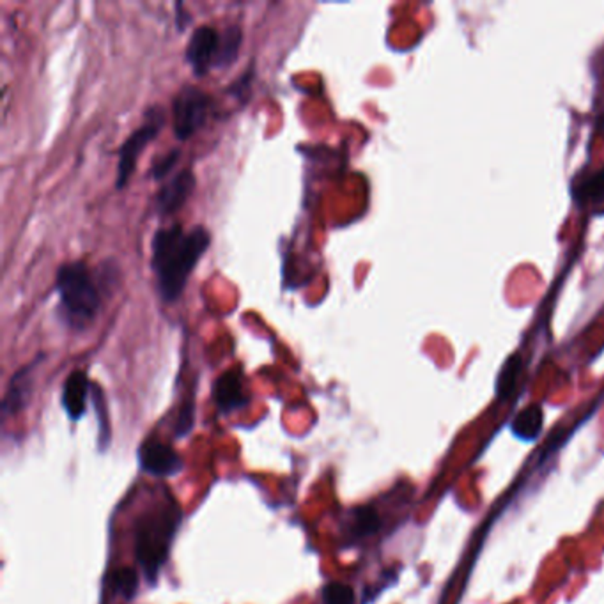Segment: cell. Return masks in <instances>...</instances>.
<instances>
[{
    "mask_svg": "<svg viewBox=\"0 0 604 604\" xmlns=\"http://www.w3.org/2000/svg\"><path fill=\"white\" fill-rule=\"evenodd\" d=\"M41 356H37L36 360L29 365H25L24 369H20L13 378H11V383H9V389H7V393L4 397V415H9V413H16L20 411L25 402H27V397L31 393V387H33V374L36 371V365L39 363Z\"/></svg>",
    "mask_w": 604,
    "mask_h": 604,
    "instance_id": "obj_10",
    "label": "cell"
},
{
    "mask_svg": "<svg viewBox=\"0 0 604 604\" xmlns=\"http://www.w3.org/2000/svg\"><path fill=\"white\" fill-rule=\"evenodd\" d=\"M242 41H243V31L238 25H233L222 33V50L216 70L231 68L238 61Z\"/></svg>",
    "mask_w": 604,
    "mask_h": 604,
    "instance_id": "obj_15",
    "label": "cell"
},
{
    "mask_svg": "<svg viewBox=\"0 0 604 604\" xmlns=\"http://www.w3.org/2000/svg\"><path fill=\"white\" fill-rule=\"evenodd\" d=\"M139 461L144 471L158 477H173L183 470V461L174 449L160 441L149 440L139 451Z\"/></svg>",
    "mask_w": 604,
    "mask_h": 604,
    "instance_id": "obj_8",
    "label": "cell"
},
{
    "mask_svg": "<svg viewBox=\"0 0 604 604\" xmlns=\"http://www.w3.org/2000/svg\"><path fill=\"white\" fill-rule=\"evenodd\" d=\"M214 404L223 413H233L249 404V391L240 371L223 372L213 387Z\"/></svg>",
    "mask_w": 604,
    "mask_h": 604,
    "instance_id": "obj_9",
    "label": "cell"
},
{
    "mask_svg": "<svg viewBox=\"0 0 604 604\" xmlns=\"http://www.w3.org/2000/svg\"><path fill=\"white\" fill-rule=\"evenodd\" d=\"M572 199L579 206L604 201V169L572 186Z\"/></svg>",
    "mask_w": 604,
    "mask_h": 604,
    "instance_id": "obj_14",
    "label": "cell"
},
{
    "mask_svg": "<svg viewBox=\"0 0 604 604\" xmlns=\"http://www.w3.org/2000/svg\"><path fill=\"white\" fill-rule=\"evenodd\" d=\"M521 371H523V360L520 353H512L503 361V365L498 372L497 387H495L498 399H509L514 393L516 385L520 381V376H521Z\"/></svg>",
    "mask_w": 604,
    "mask_h": 604,
    "instance_id": "obj_13",
    "label": "cell"
},
{
    "mask_svg": "<svg viewBox=\"0 0 604 604\" xmlns=\"http://www.w3.org/2000/svg\"><path fill=\"white\" fill-rule=\"evenodd\" d=\"M193 408L192 406H186V410H183L181 417H179V427H178V436H183L190 431L192 427V422H193Z\"/></svg>",
    "mask_w": 604,
    "mask_h": 604,
    "instance_id": "obj_21",
    "label": "cell"
},
{
    "mask_svg": "<svg viewBox=\"0 0 604 604\" xmlns=\"http://www.w3.org/2000/svg\"><path fill=\"white\" fill-rule=\"evenodd\" d=\"M179 521L181 512L174 503L153 510L139 521L135 530V557L149 581L158 578L160 569L165 564Z\"/></svg>",
    "mask_w": 604,
    "mask_h": 604,
    "instance_id": "obj_3",
    "label": "cell"
},
{
    "mask_svg": "<svg viewBox=\"0 0 604 604\" xmlns=\"http://www.w3.org/2000/svg\"><path fill=\"white\" fill-rule=\"evenodd\" d=\"M104 272H93L84 261H70L57 270V312L74 332L89 328L102 311L105 298Z\"/></svg>",
    "mask_w": 604,
    "mask_h": 604,
    "instance_id": "obj_2",
    "label": "cell"
},
{
    "mask_svg": "<svg viewBox=\"0 0 604 604\" xmlns=\"http://www.w3.org/2000/svg\"><path fill=\"white\" fill-rule=\"evenodd\" d=\"M114 587L124 598L132 599L139 587V576L134 569L121 568L114 572Z\"/></svg>",
    "mask_w": 604,
    "mask_h": 604,
    "instance_id": "obj_17",
    "label": "cell"
},
{
    "mask_svg": "<svg viewBox=\"0 0 604 604\" xmlns=\"http://www.w3.org/2000/svg\"><path fill=\"white\" fill-rule=\"evenodd\" d=\"M181 9H183V4H181V2H178V4H176V11H178V20H183V15H188L186 11L183 13ZM184 22H190V16H184ZM178 27L179 31H183V24H181V22H179Z\"/></svg>",
    "mask_w": 604,
    "mask_h": 604,
    "instance_id": "obj_22",
    "label": "cell"
},
{
    "mask_svg": "<svg viewBox=\"0 0 604 604\" xmlns=\"http://www.w3.org/2000/svg\"><path fill=\"white\" fill-rule=\"evenodd\" d=\"M324 604H355V592L344 583H328L322 590Z\"/></svg>",
    "mask_w": 604,
    "mask_h": 604,
    "instance_id": "obj_19",
    "label": "cell"
},
{
    "mask_svg": "<svg viewBox=\"0 0 604 604\" xmlns=\"http://www.w3.org/2000/svg\"><path fill=\"white\" fill-rule=\"evenodd\" d=\"M380 525H381L380 516L372 507H358L353 512L350 533L355 539H363V537H369V535L378 532Z\"/></svg>",
    "mask_w": 604,
    "mask_h": 604,
    "instance_id": "obj_16",
    "label": "cell"
},
{
    "mask_svg": "<svg viewBox=\"0 0 604 604\" xmlns=\"http://www.w3.org/2000/svg\"><path fill=\"white\" fill-rule=\"evenodd\" d=\"M213 98L197 85H183L173 102V128L181 143L190 141L210 119Z\"/></svg>",
    "mask_w": 604,
    "mask_h": 604,
    "instance_id": "obj_5",
    "label": "cell"
},
{
    "mask_svg": "<svg viewBox=\"0 0 604 604\" xmlns=\"http://www.w3.org/2000/svg\"><path fill=\"white\" fill-rule=\"evenodd\" d=\"M197 186V178L190 169H183L160 186L154 195V208L160 216L178 213L188 203Z\"/></svg>",
    "mask_w": 604,
    "mask_h": 604,
    "instance_id": "obj_7",
    "label": "cell"
},
{
    "mask_svg": "<svg viewBox=\"0 0 604 604\" xmlns=\"http://www.w3.org/2000/svg\"><path fill=\"white\" fill-rule=\"evenodd\" d=\"M210 247L212 233L203 225L184 229L176 223L154 233L151 242V268L158 294L165 303L178 302L197 262Z\"/></svg>",
    "mask_w": 604,
    "mask_h": 604,
    "instance_id": "obj_1",
    "label": "cell"
},
{
    "mask_svg": "<svg viewBox=\"0 0 604 604\" xmlns=\"http://www.w3.org/2000/svg\"><path fill=\"white\" fill-rule=\"evenodd\" d=\"M542 426H544L542 408L537 404H530L516 415V419L510 424V431L516 438L523 441H533L539 438Z\"/></svg>",
    "mask_w": 604,
    "mask_h": 604,
    "instance_id": "obj_12",
    "label": "cell"
},
{
    "mask_svg": "<svg viewBox=\"0 0 604 604\" xmlns=\"http://www.w3.org/2000/svg\"><path fill=\"white\" fill-rule=\"evenodd\" d=\"M89 393V380L84 371H73L63 389V406L72 421H78L85 413Z\"/></svg>",
    "mask_w": 604,
    "mask_h": 604,
    "instance_id": "obj_11",
    "label": "cell"
},
{
    "mask_svg": "<svg viewBox=\"0 0 604 604\" xmlns=\"http://www.w3.org/2000/svg\"><path fill=\"white\" fill-rule=\"evenodd\" d=\"M163 126H165V110L160 105H153L144 112L143 124L137 130H134L119 147V162L115 174L117 190L128 186L130 179L137 169L139 156L145 151V147L160 135Z\"/></svg>",
    "mask_w": 604,
    "mask_h": 604,
    "instance_id": "obj_4",
    "label": "cell"
},
{
    "mask_svg": "<svg viewBox=\"0 0 604 604\" xmlns=\"http://www.w3.org/2000/svg\"><path fill=\"white\" fill-rule=\"evenodd\" d=\"M222 50V33H218L212 25H201L193 31L192 37L188 39L184 59L193 70L195 76H206L216 68Z\"/></svg>",
    "mask_w": 604,
    "mask_h": 604,
    "instance_id": "obj_6",
    "label": "cell"
},
{
    "mask_svg": "<svg viewBox=\"0 0 604 604\" xmlns=\"http://www.w3.org/2000/svg\"><path fill=\"white\" fill-rule=\"evenodd\" d=\"M250 78H252V70H249V73H245L238 82H234L233 84V87L229 89V93H233V94H236L238 98H247L243 93L245 91H250Z\"/></svg>",
    "mask_w": 604,
    "mask_h": 604,
    "instance_id": "obj_20",
    "label": "cell"
},
{
    "mask_svg": "<svg viewBox=\"0 0 604 604\" xmlns=\"http://www.w3.org/2000/svg\"><path fill=\"white\" fill-rule=\"evenodd\" d=\"M179 158H181V151L179 149H173V151L158 156L156 160H153L151 171H149L151 178L154 179V181H163L167 176H171V173L178 165Z\"/></svg>",
    "mask_w": 604,
    "mask_h": 604,
    "instance_id": "obj_18",
    "label": "cell"
}]
</instances>
